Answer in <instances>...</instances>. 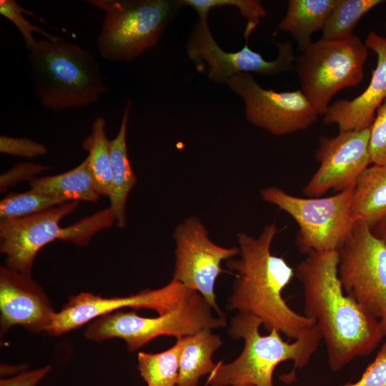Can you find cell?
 I'll list each match as a JSON object with an SVG mask.
<instances>
[{
  "instance_id": "obj_1",
  "label": "cell",
  "mask_w": 386,
  "mask_h": 386,
  "mask_svg": "<svg viewBox=\"0 0 386 386\" xmlns=\"http://www.w3.org/2000/svg\"><path fill=\"white\" fill-rule=\"evenodd\" d=\"M338 264V251L312 252L295 270L303 290L304 315L316 322L333 372L370 355L385 337L380 320L345 292Z\"/></svg>"
},
{
  "instance_id": "obj_2",
  "label": "cell",
  "mask_w": 386,
  "mask_h": 386,
  "mask_svg": "<svg viewBox=\"0 0 386 386\" xmlns=\"http://www.w3.org/2000/svg\"><path fill=\"white\" fill-rule=\"evenodd\" d=\"M277 232L272 223L264 227L257 238L237 234L241 257L226 263L237 272L227 307L251 314L268 331L276 329L295 340L316 322L293 310L282 297V291L295 273L283 257L271 252Z\"/></svg>"
},
{
  "instance_id": "obj_3",
  "label": "cell",
  "mask_w": 386,
  "mask_h": 386,
  "mask_svg": "<svg viewBox=\"0 0 386 386\" xmlns=\"http://www.w3.org/2000/svg\"><path fill=\"white\" fill-rule=\"evenodd\" d=\"M28 51L34 91L47 109L88 106L108 90L99 62L89 49L62 39H41Z\"/></svg>"
},
{
  "instance_id": "obj_4",
  "label": "cell",
  "mask_w": 386,
  "mask_h": 386,
  "mask_svg": "<svg viewBox=\"0 0 386 386\" xmlns=\"http://www.w3.org/2000/svg\"><path fill=\"white\" fill-rule=\"evenodd\" d=\"M262 325L259 318L244 312H239L232 319L229 332L233 339H243V350L233 362L216 364L207 379L208 385L274 386L273 372L280 362L292 360L295 369L305 367L322 340L317 324L293 342L284 340L276 329L267 335H261Z\"/></svg>"
},
{
  "instance_id": "obj_5",
  "label": "cell",
  "mask_w": 386,
  "mask_h": 386,
  "mask_svg": "<svg viewBox=\"0 0 386 386\" xmlns=\"http://www.w3.org/2000/svg\"><path fill=\"white\" fill-rule=\"evenodd\" d=\"M77 206V201H69L24 217L1 220L0 252L6 256L5 266L31 274L35 257L45 245L60 239L84 246L95 233L116 222L109 207L61 227V219Z\"/></svg>"
},
{
  "instance_id": "obj_6",
  "label": "cell",
  "mask_w": 386,
  "mask_h": 386,
  "mask_svg": "<svg viewBox=\"0 0 386 386\" xmlns=\"http://www.w3.org/2000/svg\"><path fill=\"white\" fill-rule=\"evenodd\" d=\"M104 14L96 46L111 61H129L153 48L179 8V0H89Z\"/></svg>"
},
{
  "instance_id": "obj_7",
  "label": "cell",
  "mask_w": 386,
  "mask_h": 386,
  "mask_svg": "<svg viewBox=\"0 0 386 386\" xmlns=\"http://www.w3.org/2000/svg\"><path fill=\"white\" fill-rule=\"evenodd\" d=\"M225 325V318L214 317L210 305L194 291L174 310L156 317H141L134 311L118 310L100 316L89 323L84 335L95 342L122 339L127 349L134 352L162 335L177 339Z\"/></svg>"
},
{
  "instance_id": "obj_8",
  "label": "cell",
  "mask_w": 386,
  "mask_h": 386,
  "mask_svg": "<svg viewBox=\"0 0 386 386\" xmlns=\"http://www.w3.org/2000/svg\"><path fill=\"white\" fill-rule=\"evenodd\" d=\"M367 48L356 35L338 40L320 39L296 57L300 90L318 115H323L340 90L363 79Z\"/></svg>"
},
{
  "instance_id": "obj_9",
  "label": "cell",
  "mask_w": 386,
  "mask_h": 386,
  "mask_svg": "<svg viewBox=\"0 0 386 386\" xmlns=\"http://www.w3.org/2000/svg\"><path fill=\"white\" fill-rule=\"evenodd\" d=\"M354 187L327 197L303 198L270 187L262 199L288 214L298 224L295 244L304 254L338 251L355 225L352 206Z\"/></svg>"
},
{
  "instance_id": "obj_10",
  "label": "cell",
  "mask_w": 386,
  "mask_h": 386,
  "mask_svg": "<svg viewBox=\"0 0 386 386\" xmlns=\"http://www.w3.org/2000/svg\"><path fill=\"white\" fill-rule=\"evenodd\" d=\"M338 252V275L345 292L380 320L385 335L386 243L365 222L357 220Z\"/></svg>"
},
{
  "instance_id": "obj_11",
  "label": "cell",
  "mask_w": 386,
  "mask_h": 386,
  "mask_svg": "<svg viewBox=\"0 0 386 386\" xmlns=\"http://www.w3.org/2000/svg\"><path fill=\"white\" fill-rule=\"evenodd\" d=\"M277 57L265 60L261 54L251 49L248 40L238 51H224L215 41L209 29L208 17L198 18L187 39L188 58L197 64L204 62L208 66L209 79L217 84H226L232 76L251 72L263 76H274L295 69L296 56L289 41L276 42Z\"/></svg>"
},
{
  "instance_id": "obj_12",
  "label": "cell",
  "mask_w": 386,
  "mask_h": 386,
  "mask_svg": "<svg viewBox=\"0 0 386 386\" xmlns=\"http://www.w3.org/2000/svg\"><path fill=\"white\" fill-rule=\"evenodd\" d=\"M175 263L172 279L199 293L224 317L214 293L217 277L226 272L221 263L240 254L239 248H225L214 243L208 232L196 217L182 222L175 229Z\"/></svg>"
},
{
  "instance_id": "obj_13",
  "label": "cell",
  "mask_w": 386,
  "mask_h": 386,
  "mask_svg": "<svg viewBox=\"0 0 386 386\" xmlns=\"http://www.w3.org/2000/svg\"><path fill=\"white\" fill-rule=\"evenodd\" d=\"M226 84L242 98L247 120L274 135L305 130L317 119V113L300 89L281 92L266 89L247 73L237 74Z\"/></svg>"
},
{
  "instance_id": "obj_14",
  "label": "cell",
  "mask_w": 386,
  "mask_h": 386,
  "mask_svg": "<svg viewBox=\"0 0 386 386\" xmlns=\"http://www.w3.org/2000/svg\"><path fill=\"white\" fill-rule=\"evenodd\" d=\"M192 292L172 279L159 289H146L127 297H102L90 292H81L71 296L61 310L55 313L46 332L54 336L62 335L124 307L153 310L162 315L174 310Z\"/></svg>"
},
{
  "instance_id": "obj_15",
  "label": "cell",
  "mask_w": 386,
  "mask_h": 386,
  "mask_svg": "<svg viewBox=\"0 0 386 386\" xmlns=\"http://www.w3.org/2000/svg\"><path fill=\"white\" fill-rule=\"evenodd\" d=\"M315 157L320 167L304 187L305 195L317 197L329 191L340 192L354 187L372 164L370 128L320 137Z\"/></svg>"
},
{
  "instance_id": "obj_16",
  "label": "cell",
  "mask_w": 386,
  "mask_h": 386,
  "mask_svg": "<svg viewBox=\"0 0 386 386\" xmlns=\"http://www.w3.org/2000/svg\"><path fill=\"white\" fill-rule=\"evenodd\" d=\"M0 311L1 335L15 325L31 332H46L56 312L31 274L5 265L0 267Z\"/></svg>"
},
{
  "instance_id": "obj_17",
  "label": "cell",
  "mask_w": 386,
  "mask_h": 386,
  "mask_svg": "<svg viewBox=\"0 0 386 386\" xmlns=\"http://www.w3.org/2000/svg\"><path fill=\"white\" fill-rule=\"evenodd\" d=\"M377 57L375 69L365 90L355 98L339 99L323 114L325 124H337L339 132L370 128L378 107L386 99V38L370 31L365 42Z\"/></svg>"
},
{
  "instance_id": "obj_18",
  "label": "cell",
  "mask_w": 386,
  "mask_h": 386,
  "mask_svg": "<svg viewBox=\"0 0 386 386\" xmlns=\"http://www.w3.org/2000/svg\"><path fill=\"white\" fill-rule=\"evenodd\" d=\"M131 100L127 101L119 132L109 140L111 162L110 208L113 212L117 227H125V207L127 197L137 182L127 149V129L131 108Z\"/></svg>"
},
{
  "instance_id": "obj_19",
  "label": "cell",
  "mask_w": 386,
  "mask_h": 386,
  "mask_svg": "<svg viewBox=\"0 0 386 386\" xmlns=\"http://www.w3.org/2000/svg\"><path fill=\"white\" fill-rule=\"evenodd\" d=\"M352 212L372 229L386 217V166L373 164L364 170L354 187Z\"/></svg>"
},
{
  "instance_id": "obj_20",
  "label": "cell",
  "mask_w": 386,
  "mask_h": 386,
  "mask_svg": "<svg viewBox=\"0 0 386 386\" xmlns=\"http://www.w3.org/2000/svg\"><path fill=\"white\" fill-rule=\"evenodd\" d=\"M183 345L179 360L177 386H196L199 379L210 374L216 364L212 356L222 345L220 337L211 330H202L182 337Z\"/></svg>"
},
{
  "instance_id": "obj_21",
  "label": "cell",
  "mask_w": 386,
  "mask_h": 386,
  "mask_svg": "<svg viewBox=\"0 0 386 386\" xmlns=\"http://www.w3.org/2000/svg\"><path fill=\"white\" fill-rule=\"evenodd\" d=\"M337 0H290L278 27L292 35L303 51L312 43V35L322 29Z\"/></svg>"
},
{
  "instance_id": "obj_22",
  "label": "cell",
  "mask_w": 386,
  "mask_h": 386,
  "mask_svg": "<svg viewBox=\"0 0 386 386\" xmlns=\"http://www.w3.org/2000/svg\"><path fill=\"white\" fill-rule=\"evenodd\" d=\"M32 191L69 201L96 202L95 189L86 158L74 169L56 175L35 178L30 182Z\"/></svg>"
},
{
  "instance_id": "obj_23",
  "label": "cell",
  "mask_w": 386,
  "mask_h": 386,
  "mask_svg": "<svg viewBox=\"0 0 386 386\" xmlns=\"http://www.w3.org/2000/svg\"><path fill=\"white\" fill-rule=\"evenodd\" d=\"M105 120L96 117L92 124L91 134L82 144L89 152L88 168L96 191L99 195L109 197L111 193V162L109 140L105 132Z\"/></svg>"
},
{
  "instance_id": "obj_24",
  "label": "cell",
  "mask_w": 386,
  "mask_h": 386,
  "mask_svg": "<svg viewBox=\"0 0 386 386\" xmlns=\"http://www.w3.org/2000/svg\"><path fill=\"white\" fill-rule=\"evenodd\" d=\"M182 337L168 350L158 353L139 352L138 370L147 386H174L179 377Z\"/></svg>"
},
{
  "instance_id": "obj_25",
  "label": "cell",
  "mask_w": 386,
  "mask_h": 386,
  "mask_svg": "<svg viewBox=\"0 0 386 386\" xmlns=\"http://www.w3.org/2000/svg\"><path fill=\"white\" fill-rule=\"evenodd\" d=\"M382 0H337L322 29L321 39L338 40L349 38L361 18Z\"/></svg>"
},
{
  "instance_id": "obj_26",
  "label": "cell",
  "mask_w": 386,
  "mask_h": 386,
  "mask_svg": "<svg viewBox=\"0 0 386 386\" xmlns=\"http://www.w3.org/2000/svg\"><path fill=\"white\" fill-rule=\"evenodd\" d=\"M67 201L44 195L30 189L20 193H10L0 202L1 220L29 216Z\"/></svg>"
},
{
  "instance_id": "obj_27",
  "label": "cell",
  "mask_w": 386,
  "mask_h": 386,
  "mask_svg": "<svg viewBox=\"0 0 386 386\" xmlns=\"http://www.w3.org/2000/svg\"><path fill=\"white\" fill-rule=\"evenodd\" d=\"M182 6L194 9L199 18L208 17L209 11L214 8L234 6L247 20L244 32L245 40H249L251 33L258 26L260 19L267 15V11L260 1L257 0H179Z\"/></svg>"
},
{
  "instance_id": "obj_28",
  "label": "cell",
  "mask_w": 386,
  "mask_h": 386,
  "mask_svg": "<svg viewBox=\"0 0 386 386\" xmlns=\"http://www.w3.org/2000/svg\"><path fill=\"white\" fill-rule=\"evenodd\" d=\"M0 14L16 26L23 36L28 50L31 49L36 43L37 40L34 39L33 35L34 32L39 33L44 39L51 41H57L61 39V38L54 36L47 31L27 21L23 16V14H27L29 16L35 17H37V16L24 9L15 0H1Z\"/></svg>"
},
{
  "instance_id": "obj_29",
  "label": "cell",
  "mask_w": 386,
  "mask_h": 386,
  "mask_svg": "<svg viewBox=\"0 0 386 386\" xmlns=\"http://www.w3.org/2000/svg\"><path fill=\"white\" fill-rule=\"evenodd\" d=\"M372 164L386 166V99L376 111L370 128Z\"/></svg>"
},
{
  "instance_id": "obj_30",
  "label": "cell",
  "mask_w": 386,
  "mask_h": 386,
  "mask_svg": "<svg viewBox=\"0 0 386 386\" xmlns=\"http://www.w3.org/2000/svg\"><path fill=\"white\" fill-rule=\"evenodd\" d=\"M337 386H386V342L357 381Z\"/></svg>"
},
{
  "instance_id": "obj_31",
  "label": "cell",
  "mask_w": 386,
  "mask_h": 386,
  "mask_svg": "<svg viewBox=\"0 0 386 386\" xmlns=\"http://www.w3.org/2000/svg\"><path fill=\"white\" fill-rule=\"evenodd\" d=\"M0 152L14 156L33 158L46 154L47 149L44 144L27 138H13L1 135Z\"/></svg>"
},
{
  "instance_id": "obj_32",
  "label": "cell",
  "mask_w": 386,
  "mask_h": 386,
  "mask_svg": "<svg viewBox=\"0 0 386 386\" xmlns=\"http://www.w3.org/2000/svg\"><path fill=\"white\" fill-rule=\"evenodd\" d=\"M49 167L42 164L21 162L15 164L12 168L0 177L1 192H5L9 187L15 185L22 181H32L36 176L44 171L48 170Z\"/></svg>"
},
{
  "instance_id": "obj_33",
  "label": "cell",
  "mask_w": 386,
  "mask_h": 386,
  "mask_svg": "<svg viewBox=\"0 0 386 386\" xmlns=\"http://www.w3.org/2000/svg\"><path fill=\"white\" fill-rule=\"evenodd\" d=\"M51 366L25 371L14 377L1 378L0 386H36L39 382L50 372Z\"/></svg>"
},
{
  "instance_id": "obj_34",
  "label": "cell",
  "mask_w": 386,
  "mask_h": 386,
  "mask_svg": "<svg viewBox=\"0 0 386 386\" xmlns=\"http://www.w3.org/2000/svg\"><path fill=\"white\" fill-rule=\"evenodd\" d=\"M26 367L25 365H15L14 366H8L6 365H1V376H6V375H13L14 373H16L18 372H25L24 371Z\"/></svg>"
},
{
  "instance_id": "obj_35",
  "label": "cell",
  "mask_w": 386,
  "mask_h": 386,
  "mask_svg": "<svg viewBox=\"0 0 386 386\" xmlns=\"http://www.w3.org/2000/svg\"><path fill=\"white\" fill-rule=\"evenodd\" d=\"M374 234L386 243V217L372 229Z\"/></svg>"
},
{
  "instance_id": "obj_36",
  "label": "cell",
  "mask_w": 386,
  "mask_h": 386,
  "mask_svg": "<svg viewBox=\"0 0 386 386\" xmlns=\"http://www.w3.org/2000/svg\"><path fill=\"white\" fill-rule=\"evenodd\" d=\"M238 386H254V385H238Z\"/></svg>"
},
{
  "instance_id": "obj_37",
  "label": "cell",
  "mask_w": 386,
  "mask_h": 386,
  "mask_svg": "<svg viewBox=\"0 0 386 386\" xmlns=\"http://www.w3.org/2000/svg\"><path fill=\"white\" fill-rule=\"evenodd\" d=\"M385 337H386V332H385Z\"/></svg>"
},
{
  "instance_id": "obj_38",
  "label": "cell",
  "mask_w": 386,
  "mask_h": 386,
  "mask_svg": "<svg viewBox=\"0 0 386 386\" xmlns=\"http://www.w3.org/2000/svg\"><path fill=\"white\" fill-rule=\"evenodd\" d=\"M385 27H386V24H385Z\"/></svg>"
}]
</instances>
